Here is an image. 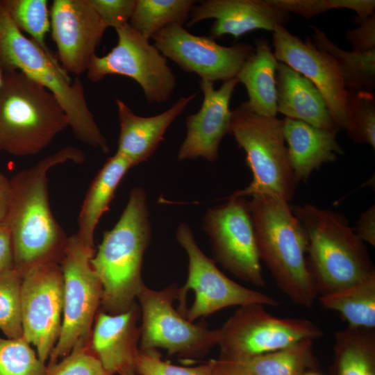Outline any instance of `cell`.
Masks as SVG:
<instances>
[{"instance_id": "cell-26", "label": "cell", "mask_w": 375, "mask_h": 375, "mask_svg": "<svg viewBox=\"0 0 375 375\" xmlns=\"http://www.w3.org/2000/svg\"><path fill=\"white\" fill-rule=\"evenodd\" d=\"M330 375H375V331L347 327L335 333Z\"/></svg>"}, {"instance_id": "cell-9", "label": "cell", "mask_w": 375, "mask_h": 375, "mask_svg": "<svg viewBox=\"0 0 375 375\" xmlns=\"http://www.w3.org/2000/svg\"><path fill=\"white\" fill-rule=\"evenodd\" d=\"M176 239L188 258L187 280L179 287L177 299V310L188 320L194 322L198 318L235 306H278L273 297L244 287L222 272L215 262L197 245L187 224H179Z\"/></svg>"}, {"instance_id": "cell-31", "label": "cell", "mask_w": 375, "mask_h": 375, "mask_svg": "<svg viewBox=\"0 0 375 375\" xmlns=\"http://www.w3.org/2000/svg\"><path fill=\"white\" fill-rule=\"evenodd\" d=\"M1 4L15 26L28 33L48 56L55 58L45 37L51 28L47 0H1Z\"/></svg>"}, {"instance_id": "cell-20", "label": "cell", "mask_w": 375, "mask_h": 375, "mask_svg": "<svg viewBox=\"0 0 375 375\" xmlns=\"http://www.w3.org/2000/svg\"><path fill=\"white\" fill-rule=\"evenodd\" d=\"M140 315L136 302L119 314H97L90 349L110 375L135 372L140 352V327L137 324Z\"/></svg>"}, {"instance_id": "cell-11", "label": "cell", "mask_w": 375, "mask_h": 375, "mask_svg": "<svg viewBox=\"0 0 375 375\" xmlns=\"http://www.w3.org/2000/svg\"><path fill=\"white\" fill-rule=\"evenodd\" d=\"M218 330L219 359L235 362L323 335L322 331L311 321L274 317L260 303L239 306Z\"/></svg>"}, {"instance_id": "cell-10", "label": "cell", "mask_w": 375, "mask_h": 375, "mask_svg": "<svg viewBox=\"0 0 375 375\" xmlns=\"http://www.w3.org/2000/svg\"><path fill=\"white\" fill-rule=\"evenodd\" d=\"M179 287L172 283L160 290L145 285L139 292L142 317L140 351L165 349L169 356L197 358L217 345L219 330L208 328L205 322L194 324L174 307Z\"/></svg>"}, {"instance_id": "cell-28", "label": "cell", "mask_w": 375, "mask_h": 375, "mask_svg": "<svg viewBox=\"0 0 375 375\" xmlns=\"http://www.w3.org/2000/svg\"><path fill=\"white\" fill-rule=\"evenodd\" d=\"M313 29V44L328 53L336 62L348 91L373 92L375 88V49L366 51H346L331 40L316 26Z\"/></svg>"}, {"instance_id": "cell-36", "label": "cell", "mask_w": 375, "mask_h": 375, "mask_svg": "<svg viewBox=\"0 0 375 375\" xmlns=\"http://www.w3.org/2000/svg\"><path fill=\"white\" fill-rule=\"evenodd\" d=\"M45 375H110L90 347L74 349L62 360L47 367Z\"/></svg>"}, {"instance_id": "cell-5", "label": "cell", "mask_w": 375, "mask_h": 375, "mask_svg": "<svg viewBox=\"0 0 375 375\" xmlns=\"http://www.w3.org/2000/svg\"><path fill=\"white\" fill-rule=\"evenodd\" d=\"M0 68L19 71L50 91L67 114L75 137L108 153L107 140L87 104L81 81H72L58 60L48 56L15 26L0 2Z\"/></svg>"}, {"instance_id": "cell-43", "label": "cell", "mask_w": 375, "mask_h": 375, "mask_svg": "<svg viewBox=\"0 0 375 375\" xmlns=\"http://www.w3.org/2000/svg\"><path fill=\"white\" fill-rule=\"evenodd\" d=\"M10 199V180L0 172V222H3L8 212Z\"/></svg>"}, {"instance_id": "cell-39", "label": "cell", "mask_w": 375, "mask_h": 375, "mask_svg": "<svg viewBox=\"0 0 375 375\" xmlns=\"http://www.w3.org/2000/svg\"><path fill=\"white\" fill-rule=\"evenodd\" d=\"M358 24L357 28L346 33L353 51L366 52L375 49V13Z\"/></svg>"}, {"instance_id": "cell-44", "label": "cell", "mask_w": 375, "mask_h": 375, "mask_svg": "<svg viewBox=\"0 0 375 375\" xmlns=\"http://www.w3.org/2000/svg\"><path fill=\"white\" fill-rule=\"evenodd\" d=\"M301 375H321V374L315 372V370H313V371L306 372L302 374Z\"/></svg>"}, {"instance_id": "cell-19", "label": "cell", "mask_w": 375, "mask_h": 375, "mask_svg": "<svg viewBox=\"0 0 375 375\" xmlns=\"http://www.w3.org/2000/svg\"><path fill=\"white\" fill-rule=\"evenodd\" d=\"M289 14L271 0H206L192 7L188 25L215 19L210 38L215 40L228 34L238 39L257 29L273 32L278 26H285Z\"/></svg>"}, {"instance_id": "cell-17", "label": "cell", "mask_w": 375, "mask_h": 375, "mask_svg": "<svg viewBox=\"0 0 375 375\" xmlns=\"http://www.w3.org/2000/svg\"><path fill=\"white\" fill-rule=\"evenodd\" d=\"M49 14L60 65L67 74H81L96 55L107 26L89 0H54Z\"/></svg>"}, {"instance_id": "cell-42", "label": "cell", "mask_w": 375, "mask_h": 375, "mask_svg": "<svg viewBox=\"0 0 375 375\" xmlns=\"http://www.w3.org/2000/svg\"><path fill=\"white\" fill-rule=\"evenodd\" d=\"M213 375H252L240 362L215 360Z\"/></svg>"}, {"instance_id": "cell-1", "label": "cell", "mask_w": 375, "mask_h": 375, "mask_svg": "<svg viewBox=\"0 0 375 375\" xmlns=\"http://www.w3.org/2000/svg\"><path fill=\"white\" fill-rule=\"evenodd\" d=\"M84 160L81 150L67 147L10 179V206L3 223L10 234L14 267L19 272L47 261L60 262L68 238L50 208L47 174L59 164Z\"/></svg>"}, {"instance_id": "cell-2", "label": "cell", "mask_w": 375, "mask_h": 375, "mask_svg": "<svg viewBox=\"0 0 375 375\" xmlns=\"http://www.w3.org/2000/svg\"><path fill=\"white\" fill-rule=\"evenodd\" d=\"M151 238V225L143 188H133L114 227L103 233L90 260L102 286L104 312L116 315L128 310L144 285L142 267Z\"/></svg>"}, {"instance_id": "cell-34", "label": "cell", "mask_w": 375, "mask_h": 375, "mask_svg": "<svg viewBox=\"0 0 375 375\" xmlns=\"http://www.w3.org/2000/svg\"><path fill=\"white\" fill-rule=\"evenodd\" d=\"M47 367L22 337H0V375H45Z\"/></svg>"}, {"instance_id": "cell-14", "label": "cell", "mask_w": 375, "mask_h": 375, "mask_svg": "<svg viewBox=\"0 0 375 375\" xmlns=\"http://www.w3.org/2000/svg\"><path fill=\"white\" fill-rule=\"evenodd\" d=\"M63 278L57 261L35 265L23 273L21 317L23 338L44 363L58 339L62 320Z\"/></svg>"}, {"instance_id": "cell-30", "label": "cell", "mask_w": 375, "mask_h": 375, "mask_svg": "<svg viewBox=\"0 0 375 375\" xmlns=\"http://www.w3.org/2000/svg\"><path fill=\"white\" fill-rule=\"evenodd\" d=\"M194 2L192 0H136L128 24L149 39L170 24L183 25Z\"/></svg>"}, {"instance_id": "cell-29", "label": "cell", "mask_w": 375, "mask_h": 375, "mask_svg": "<svg viewBox=\"0 0 375 375\" xmlns=\"http://www.w3.org/2000/svg\"><path fill=\"white\" fill-rule=\"evenodd\" d=\"M313 342L314 340L303 339L240 362L252 375H301L317 367Z\"/></svg>"}, {"instance_id": "cell-32", "label": "cell", "mask_w": 375, "mask_h": 375, "mask_svg": "<svg viewBox=\"0 0 375 375\" xmlns=\"http://www.w3.org/2000/svg\"><path fill=\"white\" fill-rule=\"evenodd\" d=\"M354 142L375 148V98L373 92L348 91L347 126Z\"/></svg>"}, {"instance_id": "cell-6", "label": "cell", "mask_w": 375, "mask_h": 375, "mask_svg": "<svg viewBox=\"0 0 375 375\" xmlns=\"http://www.w3.org/2000/svg\"><path fill=\"white\" fill-rule=\"evenodd\" d=\"M0 149L17 156L38 153L69 126L55 96L19 71H3Z\"/></svg>"}, {"instance_id": "cell-27", "label": "cell", "mask_w": 375, "mask_h": 375, "mask_svg": "<svg viewBox=\"0 0 375 375\" xmlns=\"http://www.w3.org/2000/svg\"><path fill=\"white\" fill-rule=\"evenodd\" d=\"M318 299L323 307L338 312L348 327L375 329V274Z\"/></svg>"}, {"instance_id": "cell-8", "label": "cell", "mask_w": 375, "mask_h": 375, "mask_svg": "<svg viewBox=\"0 0 375 375\" xmlns=\"http://www.w3.org/2000/svg\"><path fill=\"white\" fill-rule=\"evenodd\" d=\"M94 253V249L76 234L67 238L60 262L63 278L62 326L49 365L74 349L90 347L92 324L102 298L100 280L90 263Z\"/></svg>"}, {"instance_id": "cell-7", "label": "cell", "mask_w": 375, "mask_h": 375, "mask_svg": "<svg viewBox=\"0 0 375 375\" xmlns=\"http://www.w3.org/2000/svg\"><path fill=\"white\" fill-rule=\"evenodd\" d=\"M246 154L252 181L228 197L265 194L288 202L297 181L292 169L283 135V120L256 113L247 101L231 112V133Z\"/></svg>"}, {"instance_id": "cell-24", "label": "cell", "mask_w": 375, "mask_h": 375, "mask_svg": "<svg viewBox=\"0 0 375 375\" xmlns=\"http://www.w3.org/2000/svg\"><path fill=\"white\" fill-rule=\"evenodd\" d=\"M130 162L116 152L98 172L87 191L78 218L75 233L86 245L94 248V233L101 216L109 209L115 191L130 168Z\"/></svg>"}, {"instance_id": "cell-23", "label": "cell", "mask_w": 375, "mask_h": 375, "mask_svg": "<svg viewBox=\"0 0 375 375\" xmlns=\"http://www.w3.org/2000/svg\"><path fill=\"white\" fill-rule=\"evenodd\" d=\"M283 120L288 158L297 183L306 181L315 169L343 153L336 140L338 131L287 117Z\"/></svg>"}, {"instance_id": "cell-38", "label": "cell", "mask_w": 375, "mask_h": 375, "mask_svg": "<svg viewBox=\"0 0 375 375\" xmlns=\"http://www.w3.org/2000/svg\"><path fill=\"white\" fill-rule=\"evenodd\" d=\"M288 13L294 12L310 19L333 9H340L339 0H271Z\"/></svg>"}, {"instance_id": "cell-12", "label": "cell", "mask_w": 375, "mask_h": 375, "mask_svg": "<svg viewBox=\"0 0 375 375\" xmlns=\"http://www.w3.org/2000/svg\"><path fill=\"white\" fill-rule=\"evenodd\" d=\"M115 30L117 44L106 55L92 58L88 78L98 82L110 75L127 76L139 84L149 103L168 100L176 80L167 58L128 23Z\"/></svg>"}, {"instance_id": "cell-41", "label": "cell", "mask_w": 375, "mask_h": 375, "mask_svg": "<svg viewBox=\"0 0 375 375\" xmlns=\"http://www.w3.org/2000/svg\"><path fill=\"white\" fill-rule=\"evenodd\" d=\"M14 267L10 234L3 223L0 231V274Z\"/></svg>"}, {"instance_id": "cell-40", "label": "cell", "mask_w": 375, "mask_h": 375, "mask_svg": "<svg viewBox=\"0 0 375 375\" xmlns=\"http://www.w3.org/2000/svg\"><path fill=\"white\" fill-rule=\"evenodd\" d=\"M354 229L356 234L363 242L375 246V205L362 212Z\"/></svg>"}, {"instance_id": "cell-33", "label": "cell", "mask_w": 375, "mask_h": 375, "mask_svg": "<svg viewBox=\"0 0 375 375\" xmlns=\"http://www.w3.org/2000/svg\"><path fill=\"white\" fill-rule=\"evenodd\" d=\"M23 273L15 267L0 274V330L8 338L23 337L21 285Z\"/></svg>"}, {"instance_id": "cell-48", "label": "cell", "mask_w": 375, "mask_h": 375, "mask_svg": "<svg viewBox=\"0 0 375 375\" xmlns=\"http://www.w3.org/2000/svg\"><path fill=\"white\" fill-rule=\"evenodd\" d=\"M0 151H1V149H0Z\"/></svg>"}, {"instance_id": "cell-13", "label": "cell", "mask_w": 375, "mask_h": 375, "mask_svg": "<svg viewBox=\"0 0 375 375\" xmlns=\"http://www.w3.org/2000/svg\"><path fill=\"white\" fill-rule=\"evenodd\" d=\"M214 261L243 281L265 285L253 226L244 197H228L208 209L203 219Z\"/></svg>"}, {"instance_id": "cell-25", "label": "cell", "mask_w": 375, "mask_h": 375, "mask_svg": "<svg viewBox=\"0 0 375 375\" xmlns=\"http://www.w3.org/2000/svg\"><path fill=\"white\" fill-rule=\"evenodd\" d=\"M278 60L268 43L256 40L253 53L245 61L237 78L248 94L249 106L256 113L275 117L276 110V71Z\"/></svg>"}, {"instance_id": "cell-16", "label": "cell", "mask_w": 375, "mask_h": 375, "mask_svg": "<svg viewBox=\"0 0 375 375\" xmlns=\"http://www.w3.org/2000/svg\"><path fill=\"white\" fill-rule=\"evenodd\" d=\"M272 33L276 60L302 74L318 89L335 125L344 130L348 90L335 60L308 38L303 41L283 26Z\"/></svg>"}, {"instance_id": "cell-22", "label": "cell", "mask_w": 375, "mask_h": 375, "mask_svg": "<svg viewBox=\"0 0 375 375\" xmlns=\"http://www.w3.org/2000/svg\"><path fill=\"white\" fill-rule=\"evenodd\" d=\"M276 89L277 113L317 128L339 130L318 89L302 74L278 61Z\"/></svg>"}, {"instance_id": "cell-21", "label": "cell", "mask_w": 375, "mask_h": 375, "mask_svg": "<svg viewBox=\"0 0 375 375\" xmlns=\"http://www.w3.org/2000/svg\"><path fill=\"white\" fill-rule=\"evenodd\" d=\"M193 93L181 97L167 110L150 117L135 115L121 99H116L119 121L117 153L136 166L147 160L162 140L164 134L174 119L196 97Z\"/></svg>"}, {"instance_id": "cell-46", "label": "cell", "mask_w": 375, "mask_h": 375, "mask_svg": "<svg viewBox=\"0 0 375 375\" xmlns=\"http://www.w3.org/2000/svg\"><path fill=\"white\" fill-rule=\"evenodd\" d=\"M121 375H137L135 372L124 373Z\"/></svg>"}, {"instance_id": "cell-3", "label": "cell", "mask_w": 375, "mask_h": 375, "mask_svg": "<svg viewBox=\"0 0 375 375\" xmlns=\"http://www.w3.org/2000/svg\"><path fill=\"white\" fill-rule=\"evenodd\" d=\"M248 206L260 261L294 303L310 308L317 292L307 265L308 238L290 202L260 194Z\"/></svg>"}, {"instance_id": "cell-35", "label": "cell", "mask_w": 375, "mask_h": 375, "mask_svg": "<svg viewBox=\"0 0 375 375\" xmlns=\"http://www.w3.org/2000/svg\"><path fill=\"white\" fill-rule=\"evenodd\" d=\"M215 360L193 367L166 362L157 350L140 351L135 365L139 375H213Z\"/></svg>"}, {"instance_id": "cell-15", "label": "cell", "mask_w": 375, "mask_h": 375, "mask_svg": "<svg viewBox=\"0 0 375 375\" xmlns=\"http://www.w3.org/2000/svg\"><path fill=\"white\" fill-rule=\"evenodd\" d=\"M151 38L154 46L166 58L201 79L214 83L235 78L254 49L248 44L226 47L210 36L196 35L182 24H170Z\"/></svg>"}, {"instance_id": "cell-47", "label": "cell", "mask_w": 375, "mask_h": 375, "mask_svg": "<svg viewBox=\"0 0 375 375\" xmlns=\"http://www.w3.org/2000/svg\"><path fill=\"white\" fill-rule=\"evenodd\" d=\"M2 227H3V222H0V231L1 230Z\"/></svg>"}, {"instance_id": "cell-18", "label": "cell", "mask_w": 375, "mask_h": 375, "mask_svg": "<svg viewBox=\"0 0 375 375\" xmlns=\"http://www.w3.org/2000/svg\"><path fill=\"white\" fill-rule=\"evenodd\" d=\"M238 83L235 77L215 89L214 83L200 80L203 101L199 111L186 118V135L178 152V160L198 158L217 160L219 144L231 133L230 100Z\"/></svg>"}, {"instance_id": "cell-4", "label": "cell", "mask_w": 375, "mask_h": 375, "mask_svg": "<svg viewBox=\"0 0 375 375\" xmlns=\"http://www.w3.org/2000/svg\"><path fill=\"white\" fill-rule=\"evenodd\" d=\"M292 208L307 235L306 260L317 294L336 292L375 274L365 243L343 214L308 203Z\"/></svg>"}, {"instance_id": "cell-37", "label": "cell", "mask_w": 375, "mask_h": 375, "mask_svg": "<svg viewBox=\"0 0 375 375\" xmlns=\"http://www.w3.org/2000/svg\"><path fill=\"white\" fill-rule=\"evenodd\" d=\"M108 27L119 28L129 22L136 0H89Z\"/></svg>"}, {"instance_id": "cell-45", "label": "cell", "mask_w": 375, "mask_h": 375, "mask_svg": "<svg viewBox=\"0 0 375 375\" xmlns=\"http://www.w3.org/2000/svg\"><path fill=\"white\" fill-rule=\"evenodd\" d=\"M2 84H3V72L0 68V90L2 87Z\"/></svg>"}]
</instances>
